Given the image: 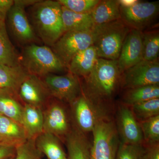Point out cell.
Here are the masks:
<instances>
[{
    "instance_id": "cell-1",
    "label": "cell",
    "mask_w": 159,
    "mask_h": 159,
    "mask_svg": "<svg viewBox=\"0 0 159 159\" xmlns=\"http://www.w3.org/2000/svg\"><path fill=\"white\" fill-rule=\"evenodd\" d=\"M120 76L117 60L99 58L84 78L83 91L93 102L112 111L113 102L120 88Z\"/></svg>"
},
{
    "instance_id": "cell-2",
    "label": "cell",
    "mask_w": 159,
    "mask_h": 159,
    "mask_svg": "<svg viewBox=\"0 0 159 159\" xmlns=\"http://www.w3.org/2000/svg\"><path fill=\"white\" fill-rule=\"evenodd\" d=\"M33 29L45 45L51 47L65 33L61 6L57 1H39L32 6Z\"/></svg>"
},
{
    "instance_id": "cell-3",
    "label": "cell",
    "mask_w": 159,
    "mask_h": 159,
    "mask_svg": "<svg viewBox=\"0 0 159 159\" xmlns=\"http://www.w3.org/2000/svg\"><path fill=\"white\" fill-rule=\"evenodd\" d=\"M130 30L121 19L94 26L93 46L99 58L117 60L124 40Z\"/></svg>"
},
{
    "instance_id": "cell-4",
    "label": "cell",
    "mask_w": 159,
    "mask_h": 159,
    "mask_svg": "<svg viewBox=\"0 0 159 159\" xmlns=\"http://www.w3.org/2000/svg\"><path fill=\"white\" fill-rule=\"evenodd\" d=\"M20 64L29 74L40 78L61 73L67 69L51 48L35 43L24 48Z\"/></svg>"
},
{
    "instance_id": "cell-5",
    "label": "cell",
    "mask_w": 159,
    "mask_h": 159,
    "mask_svg": "<svg viewBox=\"0 0 159 159\" xmlns=\"http://www.w3.org/2000/svg\"><path fill=\"white\" fill-rule=\"evenodd\" d=\"M92 133L91 159H116L120 141L112 116L98 121Z\"/></svg>"
},
{
    "instance_id": "cell-6",
    "label": "cell",
    "mask_w": 159,
    "mask_h": 159,
    "mask_svg": "<svg viewBox=\"0 0 159 159\" xmlns=\"http://www.w3.org/2000/svg\"><path fill=\"white\" fill-rule=\"evenodd\" d=\"M72 122L83 133L92 132L98 121L112 116V111L91 100L82 93L70 105Z\"/></svg>"
},
{
    "instance_id": "cell-7",
    "label": "cell",
    "mask_w": 159,
    "mask_h": 159,
    "mask_svg": "<svg viewBox=\"0 0 159 159\" xmlns=\"http://www.w3.org/2000/svg\"><path fill=\"white\" fill-rule=\"evenodd\" d=\"M93 29L87 31H66L51 47L67 69L76 54L93 46Z\"/></svg>"
},
{
    "instance_id": "cell-8",
    "label": "cell",
    "mask_w": 159,
    "mask_h": 159,
    "mask_svg": "<svg viewBox=\"0 0 159 159\" xmlns=\"http://www.w3.org/2000/svg\"><path fill=\"white\" fill-rule=\"evenodd\" d=\"M152 85H159L158 60H142L120 76V88L124 90Z\"/></svg>"
},
{
    "instance_id": "cell-9",
    "label": "cell",
    "mask_w": 159,
    "mask_h": 159,
    "mask_svg": "<svg viewBox=\"0 0 159 159\" xmlns=\"http://www.w3.org/2000/svg\"><path fill=\"white\" fill-rule=\"evenodd\" d=\"M43 111V132L56 136L64 142L73 125L64 103L56 99L50 100Z\"/></svg>"
},
{
    "instance_id": "cell-10",
    "label": "cell",
    "mask_w": 159,
    "mask_h": 159,
    "mask_svg": "<svg viewBox=\"0 0 159 159\" xmlns=\"http://www.w3.org/2000/svg\"><path fill=\"white\" fill-rule=\"evenodd\" d=\"M42 78L52 98L69 105L82 93L79 77L69 72L63 75L49 74Z\"/></svg>"
},
{
    "instance_id": "cell-11",
    "label": "cell",
    "mask_w": 159,
    "mask_h": 159,
    "mask_svg": "<svg viewBox=\"0 0 159 159\" xmlns=\"http://www.w3.org/2000/svg\"><path fill=\"white\" fill-rule=\"evenodd\" d=\"M158 2L138 1L129 7L120 6L121 20L130 29L143 31L150 26L159 14Z\"/></svg>"
},
{
    "instance_id": "cell-12",
    "label": "cell",
    "mask_w": 159,
    "mask_h": 159,
    "mask_svg": "<svg viewBox=\"0 0 159 159\" xmlns=\"http://www.w3.org/2000/svg\"><path fill=\"white\" fill-rule=\"evenodd\" d=\"M17 96L23 105L42 110L52 98L42 78L29 74L20 84Z\"/></svg>"
},
{
    "instance_id": "cell-13",
    "label": "cell",
    "mask_w": 159,
    "mask_h": 159,
    "mask_svg": "<svg viewBox=\"0 0 159 159\" xmlns=\"http://www.w3.org/2000/svg\"><path fill=\"white\" fill-rule=\"evenodd\" d=\"M115 120L119 141L125 144H144L140 123L130 107L121 103L118 104Z\"/></svg>"
},
{
    "instance_id": "cell-14",
    "label": "cell",
    "mask_w": 159,
    "mask_h": 159,
    "mask_svg": "<svg viewBox=\"0 0 159 159\" xmlns=\"http://www.w3.org/2000/svg\"><path fill=\"white\" fill-rule=\"evenodd\" d=\"M25 9L19 0L14 1L7 18L9 29L15 39L20 43L28 45L36 42L37 38Z\"/></svg>"
},
{
    "instance_id": "cell-15",
    "label": "cell",
    "mask_w": 159,
    "mask_h": 159,
    "mask_svg": "<svg viewBox=\"0 0 159 159\" xmlns=\"http://www.w3.org/2000/svg\"><path fill=\"white\" fill-rule=\"evenodd\" d=\"M143 31L131 29L122 45L117 60L120 74L142 60Z\"/></svg>"
},
{
    "instance_id": "cell-16",
    "label": "cell",
    "mask_w": 159,
    "mask_h": 159,
    "mask_svg": "<svg viewBox=\"0 0 159 159\" xmlns=\"http://www.w3.org/2000/svg\"><path fill=\"white\" fill-rule=\"evenodd\" d=\"M68 159H91V145L85 134L73 125L64 141Z\"/></svg>"
},
{
    "instance_id": "cell-17",
    "label": "cell",
    "mask_w": 159,
    "mask_h": 159,
    "mask_svg": "<svg viewBox=\"0 0 159 159\" xmlns=\"http://www.w3.org/2000/svg\"><path fill=\"white\" fill-rule=\"evenodd\" d=\"M98 58L95 47L91 46L72 58L68 66V70L77 77L84 78L91 73Z\"/></svg>"
},
{
    "instance_id": "cell-18",
    "label": "cell",
    "mask_w": 159,
    "mask_h": 159,
    "mask_svg": "<svg viewBox=\"0 0 159 159\" xmlns=\"http://www.w3.org/2000/svg\"><path fill=\"white\" fill-rule=\"evenodd\" d=\"M27 139L21 124L0 115V143L16 147Z\"/></svg>"
},
{
    "instance_id": "cell-19",
    "label": "cell",
    "mask_w": 159,
    "mask_h": 159,
    "mask_svg": "<svg viewBox=\"0 0 159 159\" xmlns=\"http://www.w3.org/2000/svg\"><path fill=\"white\" fill-rule=\"evenodd\" d=\"M28 139H35L43 132V116L42 109L24 105L22 119Z\"/></svg>"
},
{
    "instance_id": "cell-20",
    "label": "cell",
    "mask_w": 159,
    "mask_h": 159,
    "mask_svg": "<svg viewBox=\"0 0 159 159\" xmlns=\"http://www.w3.org/2000/svg\"><path fill=\"white\" fill-rule=\"evenodd\" d=\"M24 106L16 94L6 90H0V115L22 125Z\"/></svg>"
},
{
    "instance_id": "cell-21",
    "label": "cell",
    "mask_w": 159,
    "mask_h": 159,
    "mask_svg": "<svg viewBox=\"0 0 159 159\" xmlns=\"http://www.w3.org/2000/svg\"><path fill=\"white\" fill-rule=\"evenodd\" d=\"M95 25L121 19L120 5L117 0L100 1L90 13Z\"/></svg>"
},
{
    "instance_id": "cell-22",
    "label": "cell",
    "mask_w": 159,
    "mask_h": 159,
    "mask_svg": "<svg viewBox=\"0 0 159 159\" xmlns=\"http://www.w3.org/2000/svg\"><path fill=\"white\" fill-rule=\"evenodd\" d=\"M28 74L21 65H0V90L11 91L17 95L20 84Z\"/></svg>"
},
{
    "instance_id": "cell-23",
    "label": "cell",
    "mask_w": 159,
    "mask_h": 159,
    "mask_svg": "<svg viewBox=\"0 0 159 159\" xmlns=\"http://www.w3.org/2000/svg\"><path fill=\"white\" fill-rule=\"evenodd\" d=\"M61 142L60 139L56 136L45 132L35 139V144L38 149L48 159L67 158Z\"/></svg>"
},
{
    "instance_id": "cell-24",
    "label": "cell",
    "mask_w": 159,
    "mask_h": 159,
    "mask_svg": "<svg viewBox=\"0 0 159 159\" xmlns=\"http://www.w3.org/2000/svg\"><path fill=\"white\" fill-rule=\"evenodd\" d=\"M61 9L65 32L92 30L95 26L90 14L76 13L62 6Z\"/></svg>"
},
{
    "instance_id": "cell-25",
    "label": "cell",
    "mask_w": 159,
    "mask_h": 159,
    "mask_svg": "<svg viewBox=\"0 0 159 159\" xmlns=\"http://www.w3.org/2000/svg\"><path fill=\"white\" fill-rule=\"evenodd\" d=\"M20 57L8 35L6 22L0 21V65H20Z\"/></svg>"
},
{
    "instance_id": "cell-26",
    "label": "cell",
    "mask_w": 159,
    "mask_h": 159,
    "mask_svg": "<svg viewBox=\"0 0 159 159\" xmlns=\"http://www.w3.org/2000/svg\"><path fill=\"white\" fill-rule=\"evenodd\" d=\"M125 90L121 103L128 107L159 98V85L145 86Z\"/></svg>"
},
{
    "instance_id": "cell-27",
    "label": "cell",
    "mask_w": 159,
    "mask_h": 159,
    "mask_svg": "<svg viewBox=\"0 0 159 159\" xmlns=\"http://www.w3.org/2000/svg\"><path fill=\"white\" fill-rule=\"evenodd\" d=\"M142 44V60L149 61L158 60V31H152L143 33Z\"/></svg>"
},
{
    "instance_id": "cell-28",
    "label": "cell",
    "mask_w": 159,
    "mask_h": 159,
    "mask_svg": "<svg viewBox=\"0 0 159 159\" xmlns=\"http://www.w3.org/2000/svg\"><path fill=\"white\" fill-rule=\"evenodd\" d=\"M139 122L159 116V98H155L129 107Z\"/></svg>"
},
{
    "instance_id": "cell-29",
    "label": "cell",
    "mask_w": 159,
    "mask_h": 159,
    "mask_svg": "<svg viewBox=\"0 0 159 159\" xmlns=\"http://www.w3.org/2000/svg\"><path fill=\"white\" fill-rule=\"evenodd\" d=\"M144 143H159V116L139 122Z\"/></svg>"
},
{
    "instance_id": "cell-30",
    "label": "cell",
    "mask_w": 159,
    "mask_h": 159,
    "mask_svg": "<svg viewBox=\"0 0 159 159\" xmlns=\"http://www.w3.org/2000/svg\"><path fill=\"white\" fill-rule=\"evenodd\" d=\"M145 146L144 144H125L119 142L116 159H144Z\"/></svg>"
},
{
    "instance_id": "cell-31",
    "label": "cell",
    "mask_w": 159,
    "mask_h": 159,
    "mask_svg": "<svg viewBox=\"0 0 159 159\" xmlns=\"http://www.w3.org/2000/svg\"><path fill=\"white\" fill-rule=\"evenodd\" d=\"M60 4L69 10L81 14H90L100 0H58Z\"/></svg>"
},
{
    "instance_id": "cell-32",
    "label": "cell",
    "mask_w": 159,
    "mask_h": 159,
    "mask_svg": "<svg viewBox=\"0 0 159 159\" xmlns=\"http://www.w3.org/2000/svg\"><path fill=\"white\" fill-rule=\"evenodd\" d=\"M42 155L36 147L35 139H27L16 146L14 159H41Z\"/></svg>"
},
{
    "instance_id": "cell-33",
    "label": "cell",
    "mask_w": 159,
    "mask_h": 159,
    "mask_svg": "<svg viewBox=\"0 0 159 159\" xmlns=\"http://www.w3.org/2000/svg\"><path fill=\"white\" fill-rule=\"evenodd\" d=\"M144 159H159V143L146 144Z\"/></svg>"
},
{
    "instance_id": "cell-34",
    "label": "cell",
    "mask_w": 159,
    "mask_h": 159,
    "mask_svg": "<svg viewBox=\"0 0 159 159\" xmlns=\"http://www.w3.org/2000/svg\"><path fill=\"white\" fill-rule=\"evenodd\" d=\"M13 4V0H0V21L6 22L8 13Z\"/></svg>"
},
{
    "instance_id": "cell-35",
    "label": "cell",
    "mask_w": 159,
    "mask_h": 159,
    "mask_svg": "<svg viewBox=\"0 0 159 159\" xmlns=\"http://www.w3.org/2000/svg\"><path fill=\"white\" fill-rule=\"evenodd\" d=\"M16 147L0 143V159H6L14 156Z\"/></svg>"
},
{
    "instance_id": "cell-36",
    "label": "cell",
    "mask_w": 159,
    "mask_h": 159,
    "mask_svg": "<svg viewBox=\"0 0 159 159\" xmlns=\"http://www.w3.org/2000/svg\"><path fill=\"white\" fill-rule=\"evenodd\" d=\"M120 6L123 7H129L133 6L138 2L137 0H119Z\"/></svg>"
},
{
    "instance_id": "cell-37",
    "label": "cell",
    "mask_w": 159,
    "mask_h": 159,
    "mask_svg": "<svg viewBox=\"0 0 159 159\" xmlns=\"http://www.w3.org/2000/svg\"><path fill=\"white\" fill-rule=\"evenodd\" d=\"M14 156L8 158H7L6 159H14Z\"/></svg>"
},
{
    "instance_id": "cell-38",
    "label": "cell",
    "mask_w": 159,
    "mask_h": 159,
    "mask_svg": "<svg viewBox=\"0 0 159 159\" xmlns=\"http://www.w3.org/2000/svg\"><path fill=\"white\" fill-rule=\"evenodd\" d=\"M65 159H67V157L66 158H65Z\"/></svg>"
}]
</instances>
